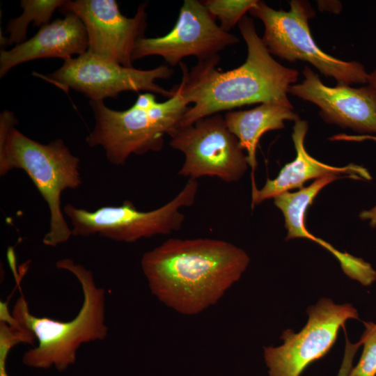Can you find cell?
Here are the masks:
<instances>
[{
  "label": "cell",
  "instance_id": "ac0fdd59",
  "mask_svg": "<svg viewBox=\"0 0 376 376\" xmlns=\"http://www.w3.org/2000/svg\"><path fill=\"white\" fill-rule=\"evenodd\" d=\"M65 0H22L20 6L23 13L18 17L12 19L8 24L6 33L9 37L1 42L2 45L20 44L26 38L27 28L31 22L42 26L50 23L49 20L57 8H60Z\"/></svg>",
  "mask_w": 376,
  "mask_h": 376
},
{
  "label": "cell",
  "instance_id": "9a60e30c",
  "mask_svg": "<svg viewBox=\"0 0 376 376\" xmlns=\"http://www.w3.org/2000/svg\"><path fill=\"white\" fill-rule=\"evenodd\" d=\"M308 129L306 120L295 122L292 138L296 149V158L285 164L274 179L267 178L265 185L258 189L252 185L251 206L259 205L265 200L295 188H303L305 182L326 176L347 175L356 179L370 180L371 175L367 169L357 164H348L337 167L324 164L311 156L305 149L304 139Z\"/></svg>",
  "mask_w": 376,
  "mask_h": 376
},
{
  "label": "cell",
  "instance_id": "277c9868",
  "mask_svg": "<svg viewBox=\"0 0 376 376\" xmlns=\"http://www.w3.org/2000/svg\"><path fill=\"white\" fill-rule=\"evenodd\" d=\"M56 266L72 273L81 287L84 301L75 318L61 322L34 316L23 296L17 300L12 316L38 340L36 347L24 353L22 363L36 368L54 366L63 371L75 363L77 352L82 344L103 340L108 329L105 324V292L95 284L92 271L70 258L58 260Z\"/></svg>",
  "mask_w": 376,
  "mask_h": 376
},
{
  "label": "cell",
  "instance_id": "d6986e66",
  "mask_svg": "<svg viewBox=\"0 0 376 376\" xmlns=\"http://www.w3.org/2000/svg\"><path fill=\"white\" fill-rule=\"evenodd\" d=\"M256 1L257 0H206L203 3L208 11L219 19L221 28L229 32L238 24Z\"/></svg>",
  "mask_w": 376,
  "mask_h": 376
},
{
  "label": "cell",
  "instance_id": "2e32d148",
  "mask_svg": "<svg viewBox=\"0 0 376 376\" xmlns=\"http://www.w3.org/2000/svg\"><path fill=\"white\" fill-rule=\"evenodd\" d=\"M318 190L308 186L295 192H284L274 198V205L282 212L285 227L288 230L286 240L306 238L313 240L331 253L338 260L341 268L350 279L368 286L376 280V271L362 258L335 249L332 245L310 233L305 225L307 208L311 205Z\"/></svg>",
  "mask_w": 376,
  "mask_h": 376
},
{
  "label": "cell",
  "instance_id": "6da1fadb",
  "mask_svg": "<svg viewBox=\"0 0 376 376\" xmlns=\"http://www.w3.org/2000/svg\"><path fill=\"white\" fill-rule=\"evenodd\" d=\"M249 262L243 249L224 240L171 238L146 252L141 266L153 295L191 315L216 304Z\"/></svg>",
  "mask_w": 376,
  "mask_h": 376
},
{
  "label": "cell",
  "instance_id": "7a4b0ae2",
  "mask_svg": "<svg viewBox=\"0 0 376 376\" xmlns=\"http://www.w3.org/2000/svg\"><path fill=\"white\" fill-rule=\"evenodd\" d=\"M238 26L247 47L246 61L239 67L219 71L216 66L219 55L198 61L191 70L185 63H179L182 75L176 87L187 103L194 105L178 126L246 104L276 102L292 106L287 94L297 81L298 72L273 58L248 16L240 19Z\"/></svg>",
  "mask_w": 376,
  "mask_h": 376
},
{
  "label": "cell",
  "instance_id": "7402d4cb",
  "mask_svg": "<svg viewBox=\"0 0 376 376\" xmlns=\"http://www.w3.org/2000/svg\"><path fill=\"white\" fill-rule=\"evenodd\" d=\"M359 217L364 221H368L372 228L376 227V205L370 210H363Z\"/></svg>",
  "mask_w": 376,
  "mask_h": 376
},
{
  "label": "cell",
  "instance_id": "52a82bcc",
  "mask_svg": "<svg viewBox=\"0 0 376 376\" xmlns=\"http://www.w3.org/2000/svg\"><path fill=\"white\" fill-rule=\"evenodd\" d=\"M198 189V181L189 179L171 201L148 212L139 210L126 200L120 206H104L94 211L68 203L63 212L70 219L72 235L98 234L114 241L132 243L179 230L185 221L180 209L194 204Z\"/></svg>",
  "mask_w": 376,
  "mask_h": 376
},
{
  "label": "cell",
  "instance_id": "e0dca14e",
  "mask_svg": "<svg viewBox=\"0 0 376 376\" xmlns=\"http://www.w3.org/2000/svg\"><path fill=\"white\" fill-rule=\"evenodd\" d=\"M226 125L246 150V160L251 169V183L255 185L257 167L256 149L260 139L267 132L284 128V121L299 119L292 106L265 102L249 110L228 111L224 115Z\"/></svg>",
  "mask_w": 376,
  "mask_h": 376
},
{
  "label": "cell",
  "instance_id": "ffe728a7",
  "mask_svg": "<svg viewBox=\"0 0 376 376\" xmlns=\"http://www.w3.org/2000/svg\"><path fill=\"white\" fill-rule=\"evenodd\" d=\"M363 324L365 330L360 339L363 352L348 376H376V324L363 322Z\"/></svg>",
  "mask_w": 376,
  "mask_h": 376
},
{
  "label": "cell",
  "instance_id": "3957f363",
  "mask_svg": "<svg viewBox=\"0 0 376 376\" xmlns=\"http://www.w3.org/2000/svg\"><path fill=\"white\" fill-rule=\"evenodd\" d=\"M17 123L13 112L6 109L1 113L0 175L14 169L27 174L49 210V229L43 244L56 246L72 235L61 209V196L63 191L82 184L80 160L61 139L40 143L19 132Z\"/></svg>",
  "mask_w": 376,
  "mask_h": 376
},
{
  "label": "cell",
  "instance_id": "ba28073f",
  "mask_svg": "<svg viewBox=\"0 0 376 376\" xmlns=\"http://www.w3.org/2000/svg\"><path fill=\"white\" fill-rule=\"evenodd\" d=\"M168 135L170 146L185 155L178 175L188 180L209 176L234 182L246 171V155L220 113L177 126Z\"/></svg>",
  "mask_w": 376,
  "mask_h": 376
},
{
  "label": "cell",
  "instance_id": "8fae6325",
  "mask_svg": "<svg viewBox=\"0 0 376 376\" xmlns=\"http://www.w3.org/2000/svg\"><path fill=\"white\" fill-rule=\"evenodd\" d=\"M240 39L224 31L203 1L185 0L178 20L166 35L140 38L135 46L133 61L148 56H159L171 66L181 63L187 56H194L204 61L218 56Z\"/></svg>",
  "mask_w": 376,
  "mask_h": 376
},
{
  "label": "cell",
  "instance_id": "5bb4252c",
  "mask_svg": "<svg viewBox=\"0 0 376 376\" xmlns=\"http://www.w3.org/2000/svg\"><path fill=\"white\" fill-rule=\"evenodd\" d=\"M88 48V36L83 22L76 15L68 13L64 18L41 26L30 39L9 50L1 49L0 77L22 63L47 58L65 61L74 54L86 53Z\"/></svg>",
  "mask_w": 376,
  "mask_h": 376
},
{
  "label": "cell",
  "instance_id": "cb8c5ba5",
  "mask_svg": "<svg viewBox=\"0 0 376 376\" xmlns=\"http://www.w3.org/2000/svg\"><path fill=\"white\" fill-rule=\"evenodd\" d=\"M367 84L376 89V68L373 72L368 73Z\"/></svg>",
  "mask_w": 376,
  "mask_h": 376
},
{
  "label": "cell",
  "instance_id": "603a6c76",
  "mask_svg": "<svg viewBox=\"0 0 376 376\" xmlns=\"http://www.w3.org/2000/svg\"><path fill=\"white\" fill-rule=\"evenodd\" d=\"M8 352H0V376H8L6 370V360Z\"/></svg>",
  "mask_w": 376,
  "mask_h": 376
},
{
  "label": "cell",
  "instance_id": "5b68a950",
  "mask_svg": "<svg viewBox=\"0 0 376 376\" xmlns=\"http://www.w3.org/2000/svg\"><path fill=\"white\" fill-rule=\"evenodd\" d=\"M175 95L163 102L152 93L139 94L134 104L124 111L107 107L104 102L90 101L95 123L86 141L90 147H102L107 160L123 166L131 155L159 152L164 136L179 124L189 104L176 86Z\"/></svg>",
  "mask_w": 376,
  "mask_h": 376
},
{
  "label": "cell",
  "instance_id": "9c48e42d",
  "mask_svg": "<svg viewBox=\"0 0 376 376\" xmlns=\"http://www.w3.org/2000/svg\"><path fill=\"white\" fill-rule=\"evenodd\" d=\"M173 74V70L166 65L150 70L136 69L86 52L64 61L53 73L40 77L66 91L75 90L91 101L104 102L125 91H146L170 98L175 95L174 89L166 90L155 81L169 79Z\"/></svg>",
  "mask_w": 376,
  "mask_h": 376
},
{
  "label": "cell",
  "instance_id": "4fadbf2b",
  "mask_svg": "<svg viewBox=\"0 0 376 376\" xmlns=\"http://www.w3.org/2000/svg\"><path fill=\"white\" fill-rule=\"evenodd\" d=\"M304 79L291 85L288 93L317 105L321 117L343 128L376 134V89L368 84L359 88L324 85L308 66Z\"/></svg>",
  "mask_w": 376,
  "mask_h": 376
},
{
  "label": "cell",
  "instance_id": "44dd1931",
  "mask_svg": "<svg viewBox=\"0 0 376 376\" xmlns=\"http://www.w3.org/2000/svg\"><path fill=\"white\" fill-rule=\"evenodd\" d=\"M361 345L360 340L357 343H350L346 336L344 357L337 376H348L352 368L354 355Z\"/></svg>",
  "mask_w": 376,
  "mask_h": 376
},
{
  "label": "cell",
  "instance_id": "30bf717a",
  "mask_svg": "<svg viewBox=\"0 0 376 376\" xmlns=\"http://www.w3.org/2000/svg\"><path fill=\"white\" fill-rule=\"evenodd\" d=\"M307 313L308 320L299 333L287 329L281 337L282 345L264 348L269 376H300L311 363L329 352L347 320L359 319L351 304H336L330 299L309 306Z\"/></svg>",
  "mask_w": 376,
  "mask_h": 376
},
{
  "label": "cell",
  "instance_id": "7c38bea8",
  "mask_svg": "<svg viewBox=\"0 0 376 376\" xmlns=\"http://www.w3.org/2000/svg\"><path fill=\"white\" fill-rule=\"evenodd\" d=\"M147 3H141L133 17L120 11L116 0L66 1L62 13L76 15L83 22L88 41V52L123 66L132 68V55L137 41L145 37Z\"/></svg>",
  "mask_w": 376,
  "mask_h": 376
},
{
  "label": "cell",
  "instance_id": "8992f818",
  "mask_svg": "<svg viewBox=\"0 0 376 376\" xmlns=\"http://www.w3.org/2000/svg\"><path fill=\"white\" fill-rule=\"evenodd\" d=\"M289 11L276 10L258 1L249 13L263 23L262 40L269 52L288 61H304L340 85L367 84L368 73L357 61H345L324 52L311 34L308 19L315 12L307 1H290Z\"/></svg>",
  "mask_w": 376,
  "mask_h": 376
}]
</instances>
